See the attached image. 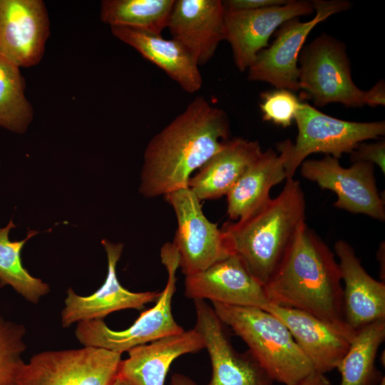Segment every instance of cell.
Returning <instances> with one entry per match:
<instances>
[{"mask_svg":"<svg viewBox=\"0 0 385 385\" xmlns=\"http://www.w3.org/2000/svg\"><path fill=\"white\" fill-rule=\"evenodd\" d=\"M24 91L19 68L0 55V127L19 134L26 131L34 117Z\"/></svg>","mask_w":385,"mask_h":385,"instance_id":"4316f807","label":"cell"},{"mask_svg":"<svg viewBox=\"0 0 385 385\" xmlns=\"http://www.w3.org/2000/svg\"><path fill=\"white\" fill-rule=\"evenodd\" d=\"M26 332L23 324L6 320L0 314V385H20L26 364L22 359Z\"/></svg>","mask_w":385,"mask_h":385,"instance_id":"83f0119b","label":"cell"},{"mask_svg":"<svg viewBox=\"0 0 385 385\" xmlns=\"http://www.w3.org/2000/svg\"><path fill=\"white\" fill-rule=\"evenodd\" d=\"M264 310L283 322L314 369L323 374L337 368L355 333L299 309L270 303Z\"/></svg>","mask_w":385,"mask_h":385,"instance_id":"9a60e30c","label":"cell"},{"mask_svg":"<svg viewBox=\"0 0 385 385\" xmlns=\"http://www.w3.org/2000/svg\"><path fill=\"white\" fill-rule=\"evenodd\" d=\"M14 227L12 220L4 227H0V287L11 286L28 302L37 304L50 292V287L32 276L23 266L21 252L26 242L38 232L29 230L24 240L11 241L9 232Z\"/></svg>","mask_w":385,"mask_h":385,"instance_id":"484cf974","label":"cell"},{"mask_svg":"<svg viewBox=\"0 0 385 385\" xmlns=\"http://www.w3.org/2000/svg\"><path fill=\"white\" fill-rule=\"evenodd\" d=\"M287 0H225L222 1L225 9L257 10L284 4Z\"/></svg>","mask_w":385,"mask_h":385,"instance_id":"4dcf8cb0","label":"cell"},{"mask_svg":"<svg viewBox=\"0 0 385 385\" xmlns=\"http://www.w3.org/2000/svg\"><path fill=\"white\" fill-rule=\"evenodd\" d=\"M364 106L376 107L385 105V83L381 80L375 83L369 90L365 91Z\"/></svg>","mask_w":385,"mask_h":385,"instance_id":"1f68e13d","label":"cell"},{"mask_svg":"<svg viewBox=\"0 0 385 385\" xmlns=\"http://www.w3.org/2000/svg\"><path fill=\"white\" fill-rule=\"evenodd\" d=\"M305 210L299 182L288 178L277 197L245 217L225 222L221 229L232 254L263 286L305 224Z\"/></svg>","mask_w":385,"mask_h":385,"instance_id":"3957f363","label":"cell"},{"mask_svg":"<svg viewBox=\"0 0 385 385\" xmlns=\"http://www.w3.org/2000/svg\"><path fill=\"white\" fill-rule=\"evenodd\" d=\"M160 258L167 270L168 279L155 305L142 312L128 329L121 331L110 329L103 319L78 322L75 335L81 344L122 354L135 346L185 331L176 322L172 312L179 267V255L172 242L163 245Z\"/></svg>","mask_w":385,"mask_h":385,"instance_id":"5b68a950","label":"cell"},{"mask_svg":"<svg viewBox=\"0 0 385 385\" xmlns=\"http://www.w3.org/2000/svg\"><path fill=\"white\" fill-rule=\"evenodd\" d=\"M299 167L302 177L337 195V208L385 220L384 201L376 187L373 164L355 162L344 168L337 158L326 155L320 160H305Z\"/></svg>","mask_w":385,"mask_h":385,"instance_id":"8fae6325","label":"cell"},{"mask_svg":"<svg viewBox=\"0 0 385 385\" xmlns=\"http://www.w3.org/2000/svg\"><path fill=\"white\" fill-rule=\"evenodd\" d=\"M121 360V354L90 346L43 351L25 364L19 384L111 385Z\"/></svg>","mask_w":385,"mask_h":385,"instance_id":"9c48e42d","label":"cell"},{"mask_svg":"<svg viewBox=\"0 0 385 385\" xmlns=\"http://www.w3.org/2000/svg\"><path fill=\"white\" fill-rule=\"evenodd\" d=\"M384 384H385L384 376H383V378L381 379V380L379 381V383L377 385H384Z\"/></svg>","mask_w":385,"mask_h":385,"instance_id":"d590c367","label":"cell"},{"mask_svg":"<svg viewBox=\"0 0 385 385\" xmlns=\"http://www.w3.org/2000/svg\"><path fill=\"white\" fill-rule=\"evenodd\" d=\"M175 0H103L101 20L111 26H123L161 35L169 23Z\"/></svg>","mask_w":385,"mask_h":385,"instance_id":"d4e9b609","label":"cell"},{"mask_svg":"<svg viewBox=\"0 0 385 385\" xmlns=\"http://www.w3.org/2000/svg\"><path fill=\"white\" fill-rule=\"evenodd\" d=\"M227 113L202 96L195 97L148 143L140 193L154 198L188 188L190 175L229 139Z\"/></svg>","mask_w":385,"mask_h":385,"instance_id":"6da1fadb","label":"cell"},{"mask_svg":"<svg viewBox=\"0 0 385 385\" xmlns=\"http://www.w3.org/2000/svg\"><path fill=\"white\" fill-rule=\"evenodd\" d=\"M343 289V314L346 325L356 332L385 319V284L373 278L361 265L353 247L344 240L334 244Z\"/></svg>","mask_w":385,"mask_h":385,"instance_id":"d6986e66","label":"cell"},{"mask_svg":"<svg viewBox=\"0 0 385 385\" xmlns=\"http://www.w3.org/2000/svg\"><path fill=\"white\" fill-rule=\"evenodd\" d=\"M196 324L212 364L207 385H272L273 380L249 350L240 353L233 346L227 326L205 300L195 299Z\"/></svg>","mask_w":385,"mask_h":385,"instance_id":"7c38bea8","label":"cell"},{"mask_svg":"<svg viewBox=\"0 0 385 385\" xmlns=\"http://www.w3.org/2000/svg\"><path fill=\"white\" fill-rule=\"evenodd\" d=\"M205 349L195 329L167 336L130 349L121 360L118 376L130 385H165L171 364L179 356Z\"/></svg>","mask_w":385,"mask_h":385,"instance_id":"ffe728a7","label":"cell"},{"mask_svg":"<svg viewBox=\"0 0 385 385\" xmlns=\"http://www.w3.org/2000/svg\"><path fill=\"white\" fill-rule=\"evenodd\" d=\"M260 98L262 119L284 128L294 121L302 102L293 92L282 88L263 92Z\"/></svg>","mask_w":385,"mask_h":385,"instance_id":"f1b7e54d","label":"cell"},{"mask_svg":"<svg viewBox=\"0 0 385 385\" xmlns=\"http://www.w3.org/2000/svg\"><path fill=\"white\" fill-rule=\"evenodd\" d=\"M295 385H331V383L325 374L313 370Z\"/></svg>","mask_w":385,"mask_h":385,"instance_id":"d6a6232c","label":"cell"},{"mask_svg":"<svg viewBox=\"0 0 385 385\" xmlns=\"http://www.w3.org/2000/svg\"><path fill=\"white\" fill-rule=\"evenodd\" d=\"M352 163L366 162L376 165L384 174L385 173V141L375 143H361L350 153Z\"/></svg>","mask_w":385,"mask_h":385,"instance_id":"f546056e","label":"cell"},{"mask_svg":"<svg viewBox=\"0 0 385 385\" xmlns=\"http://www.w3.org/2000/svg\"><path fill=\"white\" fill-rule=\"evenodd\" d=\"M294 121L298 133L285 166L287 179L293 178L311 154L322 153L339 159L345 153H351L363 141L385 134L384 121L341 120L322 113L306 102H302Z\"/></svg>","mask_w":385,"mask_h":385,"instance_id":"52a82bcc","label":"cell"},{"mask_svg":"<svg viewBox=\"0 0 385 385\" xmlns=\"http://www.w3.org/2000/svg\"><path fill=\"white\" fill-rule=\"evenodd\" d=\"M178 222L173 244L179 255V267L185 275L200 272L232 252L225 235L204 215L200 201L189 188L164 196Z\"/></svg>","mask_w":385,"mask_h":385,"instance_id":"30bf717a","label":"cell"},{"mask_svg":"<svg viewBox=\"0 0 385 385\" xmlns=\"http://www.w3.org/2000/svg\"><path fill=\"white\" fill-rule=\"evenodd\" d=\"M185 295L195 299L265 309L270 304L263 284L236 255L185 276Z\"/></svg>","mask_w":385,"mask_h":385,"instance_id":"2e32d148","label":"cell"},{"mask_svg":"<svg viewBox=\"0 0 385 385\" xmlns=\"http://www.w3.org/2000/svg\"><path fill=\"white\" fill-rule=\"evenodd\" d=\"M108 259V273L102 286L88 296H80L72 288L67 290L61 323L68 327L75 322L103 319L116 311L142 309L146 304L156 301L160 292H131L123 287L116 274V265L123 250V244L108 240L101 242Z\"/></svg>","mask_w":385,"mask_h":385,"instance_id":"e0dca14e","label":"cell"},{"mask_svg":"<svg viewBox=\"0 0 385 385\" xmlns=\"http://www.w3.org/2000/svg\"><path fill=\"white\" fill-rule=\"evenodd\" d=\"M342 281L334 254L305 223L264 288L270 303L346 325Z\"/></svg>","mask_w":385,"mask_h":385,"instance_id":"7a4b0ae2","label":"cell"},{"mask_svg":"<svg viewBox=\"0 0 385 385\" xmlns=\"http://www.w3.org/2000/svg\"><path fill=\"white\" fill-rule=\"evenodd\" d=\"M220 320L240 337L274 381L295 385L314 370L287 327L260 308L212 302Z\"/></svg>","mask_w":385,"mask_h":385,"instance_id":"277c9868","label":"cell"},{"mask_svg":"<svg viewBox=\"0 0 385 385\" xmlns=\"http://www.w3.org/2000/svg\"><path fill=\"white\" fill-rule=\"evenodd\" d=\"M313 11L312 1L304 0H289L282 5L257 10L225 9V40L231 46L237 69L244 72L249 68L283 23Z\"/></svg>","mask_w":385,"mask_h":385,"instance_id":"4fadbf2b","label":"cell"},{"mask_svg":"<svg viewBox=\"0 0 385 385\" xmlns=\"http://www.w3.org/2000/svg\"><path fill=\"white\" fill-rule=\"evenodd\" d=\"M170 385H197V384L185 375L175 374L171 377Z\"/></svg>","mask_w":385,"mask_h":385,"instance_id":"836d02e7","label":"cell"},{"mask_svg":"<svg viewBox=\"0 0 385 385\" xmlns=\"http://www.w3.org/2000/svg\"><path fill=\"white\" fill-rule=\"evenodd\" d=\"M301 98L323 107L339 103L346 107L364 106L365 91L354 83L344 43L322 34L302 49L299 60Z\"/></svg>","mask_w":385,"mask_h":385,"instance_id":"8992f818","label":"cell"},{"mask_svg":"<svg viewBox=\"0 0 385 385\" xmlns=\"http://www.w3.org/2000/svg\"><path fill=\"white\" fill-rule=\"evenodd\" d=\"M111 385H130V384L127 381H125L124 379H123L122 378L118 376Z\"/></svg>","mask_w":385,"mask_h":385,"instance_id":"e575fe53","label":"cell"},{"mask_svg":"<svg viewBox=\"0 0 385 385\" xmlns=\"http://www.w3.org/2000/svg\"><path fill=\"white\" fill-rule=\"evenodd\" d=\"M50 34L48 14L41 0H0V55L27 68L42 59Z\"/></svg>","mask_w":385,"mask_h":385,"instance_id":"5bb4252c","label":"cell"},{"mask_svg":"<svg viewBox=\"0 0 385 385\" xmlns=\"http://www.w3.org/2000/svg\"><path fill=\"white\" fill-rule=\"evenodd\" d=\"M385 339V319L370 323L354 333L337 369L340 385H377L383 378L375 361Z\"/></svg>","mask_w":385,"mask_h":385,"instance_id":"cb8c5ba5","label":"cell"},{"mask_svg":"<svg viewBox=\"0 0 385 385\" xmlns=\"http://www.w3.org/2000/svg\"><path fill=\"white\" fill-rule=\"evenodd\" d=\"M225 9L220 0H175L168 28L197 64H206L225 40Z\"/></svg>","mask_w":385,"mask_h":385,"instance_id":"ac0fdd59","label":"cell"},{"mask_svg":"<svg viewBox=\"0 0 385 385\" xmlns=\"http://www.w3.org/2000/svg\"><path fill=\"white\" fill-rule=\"evenodd\" d=\"M262 150L257 140L228 139L193 177L188 188L200 201L226 195Z\"/></svg>","mask_w":385,"mask_h":385,"instance_id":"603a6c76","label":"cell"},{"mask_svg":"<svg viewBox=\"0 0 385 385\" xmlns=\"http://www.w3.org/2000/svg\"><path fill=\"white\" fill-rule=\"evenodd\" d=\"M113 35L135 49L189 93L202 86L199 66L185 48L174 39L123 26H111Z\"/></svg>","mask_w":385,"mask_h":385,"instance_id":"7402d4cb","label":"cell"},{"mask_svg":"<svg viewBox=\"0 0 385 385\" xmlns=\"http://www.w3.org/2000/svg\"><path fill=\"white\" fill-rule=\"evenodd\" d=\"M292 142L279 143L278 153L262 151L227 193V212L237 221L260 207L270 198L272 187L287 180L286 163Z\"/></svg>","mask_w":385,"mask_h":385,"instance_id":"44dd1931","label":"cell"},{"mask_svg":"<svg viewBox=\"0 0 385 385\" xmlns=\"http://www.w3.org/2000/svg\"><path fill=\"white\" fill-rule=\"evenodd\" d=\"M314 16L302 22L293 18L276 31L272 44L262 50L249 67L248 79L271 84L275 88L299 90L298 60L303 45L311 31L332 15L346 11L350 2L345 0L312 1Z\"/></svg>","mask_w":385,"mask_h":385,"instance_id":"ba28073f","label":"cell"}]
</instances>
